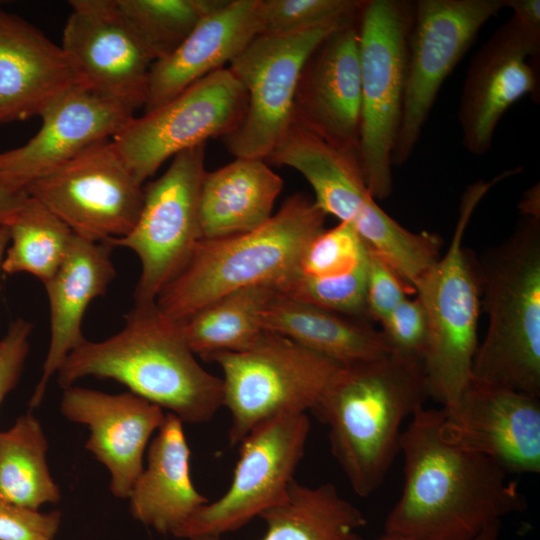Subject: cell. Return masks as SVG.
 <instances>
[{
  "label": "cell",
  "instance_id": "cell-15",
  "mask_svg": "<svg viewBox=\"0 0 540 540\" xmlns=\"http://www.w3.org/2000/svg\"><path fill=\"white\" fill-rule=\"evenodd\" d=\"M310 427L306 413L282 414L255 426L239 443L228 490L200 507L174 536H220L279 503L304 456Z\"/></svg>",
  "mask_w": 540,
  "mask_h": 540
},
{
  "label": "cell",
  "instance_id": "cell-37",
  "mask_svg": "<svg viewBox=\"0 0 540 540\" xmlns=\"http://www.w3.org/2000/svg\"><path fill=\"white\" fill-rule=\"evenodd\" d=\"M410 293L413 292L390 265L367 247L366 307L368 319L381 322Z\"/></svg>",
  "mask_w": 540,
  "mask_h": 540
},
{
  "label": "cell",
  "instance_id": "cell-23",
  "mask_svg": "<svg viewBox=\"0 0 540 540\" xmlns=\"http://www.w3.org/2000/svg\"><path fill=\"white\" fill-rule=\"evenodd\" d=\"M262 0H227L205 16L169 56L152 63L144 112L225 68L261 34Z\"/></svg>",
  "mask_w": 540,
  "mask_h": 540
},
{
  "label": "cell",
  "instance_id": "cell-9",
  "mask_svg": "<svg viewBox=\"0 0 540 540\" xmlns=\"http://www.w3.org/2000/svg\"><path fill=\"white\" fill-rule=\"evenodd\" d=\"M205 360L217 363L223 372L231 445L268 419L313 410L341 365L268 331L248 350L218 352Z\"/></svg>",
  "mask_w": 540,
  "mask_h": 540
},
{
  "label": "cell",
  "instance_id": "cell-22",
  "mask_svg": "<svg viewBox=\"0 0 540 540\" xmlns=\"http://www.w3.org/2000/svg\"><path fill=\"white\" fill-rule=\"evenodd\" d=\"M75 85L61 46L25 19L0 9V125L39 117Z\"/></svg>",
  "mask_w": 540,
  "mask_h": 540
},
{
  "label": "cell",
  "instance_id": "cell-43",
  "mask_svg": "<svg viewBox=\"0 0 540 540\" xmlns=\"http://www.w3.org/2000/svg\"><path fill=\"white\" fill-rule=\"evenodd\" d=\"M500 524L496 523L489 527H487L483 532H481L475 539L473 540H498L499 539V533H500ZM374 540H407L398 536H394L391 534L384 533L380 537L374 539Z\"/></svg>",
  "mask_w": 540,
  "mask_h": 540
},
{
  "label": "cell",
  "instance_id": "cell-30",
  "mask_svg": "<svg viewBox=\"0 0 540 540\" xmlns=\"http://www.w3.org/2000/svg\"><path fill=\"white\" fill-rule=\"evenodd\" d=\"M47 448L40 422L31 413L0 431V499L33 510L61 499L47 465Z\"/></svg>",
  "mask_w": 540,
  "mask_h": 540
},
{
  "label": "cell",
  "instance_id": "cell-40",
  "mask_svg": "<svg viewBox=\"0 0 540 540\" xmlns=\"http://www.w3.org/2000/svg\"><path fill=\"white\" fill-rule=\"evenodd\" d=\"M28 199L24 190L15 189L0 179V226H7Z\"/></svg>",
  "mask_w": 540,
  "mask_h": 540
},
{
  "label": "cell",
  "instance_id": "cell-8",
  "mask_svg": "<svg viewBox=\"0 0 540 540\" xmlns=\"http://www.w3.org/2000/svg\"><path fill=\"white\" fill-rule=\"evenodd\" d=\"M414 2L361 0L357 26L361 67L358 157L373 198L390 196L392 152L400 128Z\"/></svg>",
  "mask_w": 540,
  "mask_h": 540
},
{
  "label": "cell",
  "instance_id": "cell-20",
  "mask_svg": "<svg viewBox=\"0 0 540 540\" xmlns=\"http://www.w3.org/2000/svg\"><path fill=\"white\" fill-rule=\"evenodd\" d=\"M134 113L110 97L75 85L39 116L41 127L28 142L0 153V179L25 191L44 173L111 139Z\"/></svg>",
  "mask_w": 540,
  "mask_h": 540
},
{
  "label": "cell",
  "instance_id": "cell-38",
  "mask_svg": "<svg viewBox=\"0 0 540 540\" xmlns=\"http://www.w3.org/2000/svg\"><path fill=\"white\" fill-rule=\"evenodd\" d=\"M61 513L39 512L0 499V540H53Z\"/></svg>",
  "mask_w": 540,
  "mask_h": 540
},
{
  "label": "cell",
  "instance_id": "cell-12",
  "mask_svg": "<svg viewBox=\"0 0 540 540\" xmlns=\"http://www.w3.org/2000/svg\"><path fill=\"white\" fill-rule=\"evenodd\" d=\"M505 0H417L408 39L402 118L392 165L411 157L439 90Z\"/></svg>",
  "mask_w": 540,
  "mask_h": 540
},
{
  "label": "cell",
  "instance_id": "cell-33",
  "mask_svg": "<svg viewBox=\"0 0 540 540\" xmlns=\"http://www.w3.org/2000/svg\"><path fill=\"white\" fill-rule=\"evenodd\" d=\"M366 262L334 276L315 277L297 271L275 291L342 315L369 320L366 307Z\"/></svg>",
  "mask_w": 540,
  "mask_h": 540
},
{
  "label": "cell",
  "instance_id": "cell-10",
  "mask_svg": "<svg viewBox=\"0 0 540 540\" xmlns=\"http://www.w3.org/2000/svg\"><path fill=\"white\" fill-rule=\"evenodd\" d=\"M205 144L184 150L167 170L144 188L133 229L105 243L132 250L141 273L134 304L155 303L161 291L187 265L202 239L199 201L205 173Z\"/></svg>",
  "mask_w": 540,
  "mask_h": 540
},
{
  "label": "cell",
  "instance_id": "cell-27",
  "mask_svg": "<svg viewBox=\"0 0 540 540\" xmlns=\"http://www.w3.org/2000/svg\"><path fill=\"white\" fill-rule=\"evenodd\" d=\"M265 331L287 337L341 365L373 359L390 348L367 320L332 312L275 292L262 316Z\"/></svg>",
  "mask_w": 540,
  "mask_h": 540
},
{
  "label": "cell",
  "instance_id": "cell-13",
  "mask_svg": "<svg viewBox=\"0 0 540 540\" xmlns=\"http://www.w3.org/2000/svg\"><path fill=\"white\" fill-rule=\"evenodd\" d=\"M356 19L290 34L259 35L230 62L228 68L247 96L241 122L220 138L232 155L266 161L293 123L296 88L308 57L330 33Z\"/></svg>",
  "mask_w": 540,
  "mask_h": 540
},
{
  "label": "cell",
  "instance_id": "cell-7",
  "mask_svg": "<svg viewBox=\"0 0 540 540\" xmlns=\"http://www.w3.org/2000/svg\"><path fill=\"white\" fill-rule=\"evenodd\" d=\"M514 175L506 170L479 180L464 192L450 246L415 286L427 319L423 357L428 397L443 407L453 404L471 383V367L478 347L480 281L477 266L463 245L472 214L499 181Z\"/></svg>",
  "mask_w": 540,
  "mask_h": 540
},
{
  "label": "cell",
  "instance_id": "cell-19",
  "mask_svg": "<svg viewBox=\"0 0 540 540\" xmlns=\"http://www.w3.org/2000/svg\"><path fill=\"white\" fill-rule=\"evenodd\" d=\"M441 409L444 432L452 441L489 457L507 474L540 472L539 398L471 381Z\"/></svg>",
  "mask_w": 540,
  "mask_h": 540
},
{
  "label": "cell",
  "instance_id": "cell-26",
  "mask_svg": "<svg viewBox=\"0 0 540 540\" xmlns=\"http://www.w3.org/2000/svg\"><path fill=\"white\" fill-rule=\"evenodd\" d=\"M283 188L282 178L263 159L236 158L206 172L199 201L202 239L251 231L272 214Z\"/></svg>",
  "mask_w": 540,
  "mask_h": 540
},
{
  "label": "cell",
  "instance_id": "cell-42",
  "mask_svg": "<svg viewBox=\"0 0 540 540\" xmlns=\"http://www.w3.org/2000/svg\"><path fill=\"white\" fill-rule=\"evenodd\" d=\"M539 186H534L525 193L519 203V209L526 217L540 219Z\"/></svg>",
  "mask_w": 540,
  "mask_h": 540
},
{
  "label": "cell",
  "instance_id": "cell-16",
  "mask_svg": "<svg viewBox=\"0 0 540 540\" xmlns=\"http://www.w3.org/2000/svg\"><path fill=\"white\" fill-rule=\"evenodd\" d=\"M539 54L540 31L511 16L472 57L457 112L468 152L486 154L505 112L528 94L538 99Z\"/></svg>",
  "mask_w": 540,
  "mask_h": 540
},
{
  "label": "cell",
  "instance_id": "cell-6",
  "mask_svg": "<svg viewBox=\"0 0 540 540\" xmlns=\"http://www.w3.org/2000/svg\"><path fill=\"white\" fill-rule=\"evenodd\" d=\"M266 161L298 171L313 188L316 205L326 215L352 225L367 247L412 291L440 258L442 241L438 235L411 232L377 205L358 157L292 123Z\"/></svg>",
  "mask_w": 540,
  "mask_h": 540
},
{
  "label": "cell",
  "instance_id": "cell-18",
  "mask_svg": "<svg viewBox=\"0 0 540 540\" xmlns=\"http://www.w3.org/2000/svg\"><path fill=\"white\" fill-rule=\"evenodd\" d=\"M293 123L358 157L361 67L357 19L330 33L308 57L296 88Z\"/></svg>",
  "mask_w": 540,
  "mask_h": 540
},
{
  "label": "cell",
  "instance_id": "cell-5",
  "mask_svg": "<svg viewBox=\"0 0 540 540\" xmlns=\"http://www.w3.org/2000/svg\"><path fill=\"white\" fill-rule=\"evenodd\" d=\"M477 269L488 327L471 381L540 398V219L519 222Z\"/></svg>",
  "mask_w": 540,
  "mask_h": 540
},
{
  "label": "cell",
  "instance_id": "cell-21",
  "mask_svg": "<svg viewBox=\"0 0 540 540\" xmlns=\"http://www.w3.org/2000/svg\"><path fill=\"white\" fill-rule=\"evenodd\" d=\"M60 410L88 426L86 449L110 471L113 495L128 498L144 469L147 443L165 420L162 408L132 392L107 394L72 385L64 388Z\"/></svg>",
  "mask_w": 540,
  "mask_h": 540
},
{
  "label": "cell",
  "instance_id": "cell-36",
  "mask_svg": "<svg viewBox=\"0 0 540 540\" xmlns=\"http://www.w3.org/2000/svg\"><path fill=\"white\" fill-rule=\"evenodd\" d=\"M380 323L381 332L392 353L423 361L427 319L418 298L406 297Z\"/></svg>",
  "mask_w": 540,
  "mask_h": 540
},
{
  "label": "cell",
  "instance_id": "cell-41",
  "mask_svg": "<svg viewBox=\"0 0 540 540\" xmlns=\"http://www.w3.org/2000/svg\"><path fill=\"white\" fill-rule=\"evenodd\" d=\"M506 8L512 10V16L526 27L540 31L539 0H505Z\"/></svg>",
  "mask_w": 540,
  "mask_h": 540
},
{
  "label": "cell",
  "instance_id": "cell-11",
  "mask_svg": "<svg viewBox=\"0 0 540 540\" xmlns=\"http://www.w3.org/2000/svg\"><path fill=\"white\" fill-rule=\"evenodd\" d=\"M247 103L229 68L195 82L163 105L133 116L111 141L135 180L142 184L169 158L222 138L241 122Z\"/></svg>",
  "mask_w": 540,
  "mask_h": 540
},
{
  "label": "cell",
  "instance_id": "cell-34",
  "mask_svg": "<svg viewBox=\"0 0 540 540\" xmlns=\"http://www.w3.org/2000/svg\"><path fill=\"white\" fill-rule=\"evenodd\" d=\"M361 0H262L261 34L283 35L357 17Z\"/></svg>",
  "mask_w": 540,
  "mask_h": 540
},
{
  "label": "cell",
  "instance_id": "cell-35",
  "mask_svg": "<svg viewBox=\"0 0 540 540\" xmlns=\"http://www.w3.org/2000/svg\"><path fill=\"white\" fill-rule=\"evenodd\" d=\"M367 246L352 225L339 222L324 229L307 245L298 271L325 277L350 272L365 263Z\"/></svg>",
  "mask_w": 540,
  "mask_h": 540
},
{
  "label": "cell",
  "instance_id": "cell-25",
  "mask_svg": "<svg viewBox=\"0 0 540 540\" xmlns=\"http://www.w3.org/2000/svg\"><path fill=\"white\" fill-rule=\"evenodd\" d=\"M190 456L183 422L168 413L149 446L147 467L128 497L135 519L161 534L175 535L209 502L192 482Z\"/></svg>",
  "mask_w": 540,
  "mask_h": 540
},
{
  "label": "cell",
  "instance_id": "cell-32",
  "mask_svg": "<svg viewBox=\"0 0 540 540\" xmlns=\"http://www.w3.org/2000/svg\"><path fill=\"white\" fill-rule=\"evenodd\" d=\"M227 0H115L123 20L150 59L173 53L198 23Z\"/></svg>",
  "mask_w": 540,
  "mask_h": 540
},
{
  "label": "cell",
  "instance_id": "cell-24",
  "mask_svg": "<svg viewBox=\"0 0 540 540\" xmlns=\"http://www.w3.org/2000/svg\"><path fill=\"white\" fill-rule=\"evenodd\" d=\"M112 249L108 243L74 235L64 262L43 284L49 302L50 342L41 378L30 399L31 409L40 405L49 380L67 356L86 341L82 333L85 312L116 277Z\"/></svg>",
  "mask_w": 540,
  "mask_h": 540
},
{
  "label": "cell",
  "instance_id": "cell-29",
  "mask_svg": "<svg viewBox=\"0 0 540 540\" xmlns=\"http://www.w3.org/2000/svg\"><path fill=\"white\" fill-rule=\"evenodd\" d=\"M266 285L228 293L181 321L186 342L202 359L218 352H241L265 333L264 309L275 294Z\"/></svg>",
  "mask_w": 540,
  "mask_h": 540
},
{
  "label": "cell",
  "instance_id": "cell-2",
  "mask_svg": "<svg viewBox=\"0 0 540 540\" xmlns=\"http://www.w3.org/2000/svg\"><path fill=\"white\" fill-rule=\"evenodd\" d=\"M427 398L419 359L390 352L339 366L312 411L327 425L332 455L358 496L383 484L400 452L404 421Z\"/></svg>",
  "mask_w": 540,
  "mask_h": 540
},
{
  "label": "cell",
  "instance_id": "cell-44",
  "mask_svg": "<svg viewBox=\"0 0 540 540\" xmlns=\"http://www.w3.org/2000/svg\"><path fill=\"white\" fill-rule=\"evenodd\" d=\"M9 243V229L8 226H0V276L2 273L1 264L4 257L5 250Z\"/></svg>",
  "mask_w": 540,
  "mask_h": 540
},
{
  "label": "cell",
  "instance_id": "cell-14",
  "mask_svg": "<svg viewBox=\"0 0 540 540\" xmlns=\"http://www.w3.org/2000/svg\"><path fill=\"white\" fill-rule=\"evenodd\" d=\"M25 191L74 235L103 243L133 229L144 199L143 185L127 169L111 139L44 173Z\"/></svg>",
  "mask_w": 540,
  "mask_h": 540
},
{
  "label": "cell",
  "instance_id": "cell-39",
  "mask_svg": "<svg viewBox=\"0 0 540 540\" xmlns=\"http://www.w3.org/2000/svg\"><path fill=\"white\" fill-rule=\"evenodd\" d=\"M32 324L23 318L14 320L0 340V405L16 386L29 352Z\"/></svg>",
  "mask_w": 540,
  "mask_h": 540
},
{
  "label": "cell",
  "instance_id": "cell-28",
  "mask_svg": "<svg viewBox=\"0 0 540 540\" xmlns=\"http://www.w3.org/2000/svg\"><path fill=\"white\" fill-rule=\"evenodd\" d=\"M267 526L261 540H362L367 524L362 511L343 498L336 486L291 482L285 497L260 515ZM189 540H220L203 535Z\"/></svg>",
  "mask_w": 540,
  "mask_h": 540
},
{
  "label": "cell",
  "instance_id": "cell-1",
  "mask_svg": "<svg viewBox=\"0 0 540 540\" xmlns=\"http://www.w3.org/2000/svg\"><path fill=\"white\" fill-rule=\"evenodd\" d=\"M401 495L384 533L407 540H473L526 501L489 457L447 437L442 409H418L400 438Z\"/></svg>",
  "mask_w": 540,
  "mask_h": 540
},
{
  "label": "cell",
  "instance_id": "cell-31",
  "mask_svg": "<svg viewBox=\"0 0 540 540\" xmlns=\"http://www.w3.org/2000/svg\"><path fill=\"white\" fill-rule=\"evenodd\" d=\"M2 273H29L43 284L64 262L73 232L38 200L30 197L10 222Z\"/></svg>",
  "mask_w": 540,
  "mask_h": 540
},
{
  "label": "cell",
  "instance_id": "cell-3",
  "mask_svg": "<svg viewBox=\"0 0 540 540\" xmlns=\"http://www.w3.org/2000/svg\"><path fill=\"white\" fill-rule=\"evenodd\" d=\"M57 374L63 388L87 376L116 380L183 423L208 422L223 407V380L197 362L181 322L156 302L134 304L119 332L102 341L86 340Z\"/></svg>",
  "mask_w": 540,
  "mask_h": 540
},
{
  "label": "cell",
  "instance_id": "cell-17",
  "mask_svg": "<svg viewBox=\"0 0 540 540\" xmlns=\"http://www.w3.org/2000/svg\"><path fill=\"white\" fill-rule=\"evenodd\" d=\"M60 44L79 85L132 109L144 107L153 61L115 0H71Z\"/></svg>",
  "mask_w": 540,
  "mask_h": 540
},
{
  "label": "cell",
  "instance_id": "cell-4",
  "mask_svg": "<svg viewBox=\"0 0 540 540\" xmlns=\"http://www.w3.org/2000/svg\"><path fill=\"white\" fill-rule=\"evenodd\" d=\"M326 214L302 193L288 197L261 226L241 234L201 239L187 265L159 294L156 305L183 321L214 300L258 285L274 290L299 269Z\"/></svg>",
  "mask_w": 540,
  "mask_h": 540
}]
</instances>
